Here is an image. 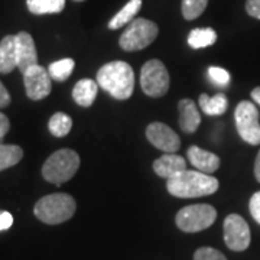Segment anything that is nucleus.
Here are the masks:
<instances>
[{
	"mask_svg": "<svg viewBox=\"0 0 260 260\" xmlns=\"http://www.w3.org/2000/svg\"><path fill=\"white\" fill-rule=\"evenodd\" d=\"M179 110V127L185 133H194L201 124V116L191 99H184L178 103Z\"/></svg>",
	"mask_w": 260,
	"mask_h": 260,
	"instance_id": "nucleus-15",
	"label": "nucleus"
},
{
	"mask_svg": "<svg viewBox=\"0 0 260 260\" xmlns=\"http://www.w3.org/2000/svg\"><path fill=\"white\" fill-rule=\"evenodd\" d=\"M97 83L104 91L117 100H126L135 90L133 70L124 61H113L103 65L97 73Z\"/></svg>",
	"mask_w": 260,
	"mask_h": 260,
	"instance_id": "nucleus-2",
	"label": "nucleus"
},
{
	"mask_svg": "<svg viewBox=\"0 0 260 260\" xmlns=\"http://www.w3.org/2000/svg\"><path fill=\"white\" fill-rule=\"evenodd\" d=\"M142 9V0H129L120 12H117L109 22V29L123 28L124 25L130 23L135 16L138 15Z\"/></svg>",
	"mask_w": 260,
	"mask_h": 260,
	"instance_id": "nucleus-18",
	"label": "nucleus"
},
{
	"mask_svg": "<svg viewBox=\"0 0 260 260\" xmlns=\"http://www.w3.org/2000/svg\"><path fill=\"white\" fill-rule=\"evenodd\" d=\"M208 77H210L211 83H214L215 85H220V87H225L230 83L229 71H225L224 68H220V67H210L208 68Z\"/></svg>",
	"mask_w": 260,
	"mask_h": 260,
	"instance_id": "nucleus-26",
	"label": "nucleus"
},
{
	"mask_svg": "<svg viewBox=\"0 0 260 260\" xmlns=\"http://www.w3.org/2000/svg\"><path fill=\"white\" fill-rule=\"evenodd\" d=\"M217 41V34L211 28L192 29L188 35V45L194 49L211 47Z\"/></svg>",
	"mask_w": 260,
	"mask_h": 260,
	"instance_id": "nucleus-20",
	"label": "nucleus"
},
{
	"mask_svg": "<svg viewBox=\"0 0 260 260\" xmlns=\"http://www.w3.org/2000/svg\"><path fill=\"white\" fill-rule=\"evenodd\" d=\"M208 0H182V16L186 20H194L203 15Z\"/></svg>",
	"mask_w": 260,
	"mask_h": 260,
	"instance_id": "nucleus-25",
	"label": "nucleus"
},
{
	"mask_svg": "<svg viewBox=\"0 0 260 260\" xmlns=\"http://www.w3.org/2000/svg\"><path fill=\"white\" fill-rule=\"evenodd\" d=\"M74 2H84V0H74Z\"/></svg>",
	"mask_w": 260,
	"mask_h": 260,
	"instance_id": "nucleus-35",
	"label": "nucleus"
},
{
	"mask_svg": "<svg viewBox=\"0 0 260 260\" xmlns=\"http://www.w3.org/2000/svg\"><path fill=\"white\" fill-rule=\"evenodd\" d=\"M74 67V59L64 58V59L55 61V62H52V64L49 65L48 67V73H49L52 80H55L58 83H62V81H67L70 78V75L73 74Z\"/></svg>",
	"mask_w": 260,
	"mask_h": 260,
	"instance_id": "nucleus-24",
	"label": "nucleus"
},
{
	"mask_svg": "<svg viewBox=\"0 0 260 260\" xmlns=\"http://www.w3.org/2000/svg\"><path fill=\"white\" fill-rule=\"evenodd\" d=\"M18 68L16 38L8 35L0 41V74H10Z\"/></svg>",
	"mask_w": 260,
	"mask_h": 260,
	"instance_id": "nucleus-16",
	"label": "nucleus"
},
{
	"mask_svg": "<svg viewBox=\"0 0 260 260\" xmlns=\"http://www.w3.org/2000/svg\"><path fill=\"white\" fill-rule=\"evenodd\" d=\"M23 158V149L18 145H0V171L15 167Z\"/></svg>",
	"mask_w": 260,
	"mask_h": 260,
	"instance_id": "nucleus-22",
	"label": "nucleus"
},
{
	"mask_svg": "<svg viewBox=\"0 0 260 260\" xmlns=\"http://www.w3.org/2000/svg\"><path fill=\"white\" fill-rule=\"evenodd\" d=\"M249 210H250L251 217L254 218V221L260 224V191L251 195L250 203H249Z\"/></svg>",
	"mask_w": 260,
	"mask_h": 260,
	"instance_id": "nucleus-28",
	"label": "nucleus"
},
{
	"mask_svg": "<svg viewBox=\"0 0 260 260\" xmlns=\"http://www.w3.org/2000/svg\"><path fill=\"white\" fill-rule=\"evenodd\" d=\"M10 129V121L9 117L6 114L0 112V139H3L6 136V133L9 132Z\"/></svg>",
	"mask_w": 260,
	"mask_h": 260,
	"instance_id": "nucleus-31",
	"label": "nucleus"
},
{
	"mask_svg": "<svg viewBox=\"0 0 260 260\" xmlns=\"http://www.w3.org/2000/svg\"><path fill=\"white\" fill-rule=\"evenodd\" d=\"M236 129L240 138L249 145H260L259 110L251 102H240L234 112Z\"/></svg>",
	"mask_w": 260,
	"mask_h": 260,
	"instance_id": "nucleus-7",
	"label": "nucleus"
},
{
	"mask_svg": "<svg viewBox=\"0 0 260 260\" xmlns=\"http://www.w3.org/2000/svg\"><path fill=\"white\" fill-rule=\"evenodd\" d=\"M99 83L90 80V78H84L80 80L75 84L73 88V99L74 102L81 106V107H90L97 97V91H99Z\"/></svg>",
	"mask_w": 260,
	"mask_h": 260,
	"instance_id": "nucleus-17",
	"label": "nucleus"
},
{
	"mask_svg": "<svg viewBox=\"0 0 260 260\" xmlns=\"http://www.w3.org/2000/svg\"><path fill=\"white\" fill-rule=\"evenodd\" d=\"M10 104V94L6 90V87L0 81V109H5Z\"/></svg>",
	"mask_w": 260,
	"mask_h": 260,
	"instance_id": "nucleus-32",
	"label": "nucleus"
},
{
	"mask_svg": "<svg viewBox=\"0 0 260 260\" xmlns=\"http://www.w3.org/2000/svg\"><path fill=\"white\" fill-rule=\"evenodd\" d=\"M251 99L260 106V87H256V88L251 91Z\"/></svg>",
	"mask_w": 260,
	"mask_h": 260,
	"instance_id": "nucleus-34",
	"label": "nucleus"
},
{
	"mask_svg": "<svg viewBox=\"0 0 260 260\" xmlns=\"http://www.w3.org/2000/svg\"><path fill=\"white\" fill-rule=\"evenodd\" d=\"M185 169V159L177 153H165L164 156H160L153 162V171L156 172V175L165 179L175 177Z\"/></svg>",
	"mask_w": 260,
	"mask_h": 260,
	"instance_id": "nucleus-14",
	"label": "nucleus"
},
{
	"mask_svg": "<svg viewBox=\"0 0 260 260\" xmlns=\"http://www.w3.org/2000/svg\"><path fill=\"white\" fill-rule=\"evenodd\" d=\"M51 75L47 70L41 65H34L23 74V83L26 95L34 102H39L42 99H47L51 94L52 84Z\"/></svg>",
	"mask_w": 260,
	"mask_h": 260,
	"instance_id": "nucleus-10",
	"label": "nucleus"
},
{
	"mask_svg": "<svg viewBox=\"0 0 260 260\" xmlns=\"http://www.w3.org/2000/svg\"><path fill=\"white\" fill-rule=\"evenodd\" d=\"M2 140H3V139H0V145H2Z\"/></svg>",
	"mask_w": 260,
	"mask_h": 260,
	"instance_id": "nucleus-36",
	"label": "nucleus"
},
{
	"mask_svg": "<svg viewBox=\"0 0 260 260\" xmlns=\"http://www.w3.org/2000/svg\"><path fill=\"white\" fill-rule=\"evenodd\" d=\"M12 224H13V215L8 211H0V232L10 229Z\"/></svg>",
	"mask_w": 260,
	"mask_h": 260,
	"instance_id": "nucleus-30",
	"label": "nucleus"
},
{
	"mask_svg": "<svg viewBox=\"0 0 260 260\" xmlns=\"http://www.w3.org/2000/svg\"><path fill=\"white\" fill-rule=\"evenodd\" d=\"M26 6L34 15H52L64 10L65 0H26Z\"/></svg>",
	"mask_w": 260,
	"mask_h": 260,
	"instance_id": "nucleus-21",
	"label": "nucleus"
},
{
	"mask_svg": "<svg viewBox=\"0 0 260 260\" xmlns=\"http://www.w3.org/2000/svg\"><path fill=\"white\" fill-rule=\"evenodd\" d=\"M169 73L159 59H150L143 65L140 73V85L149 97H162L169 90Z\"/></svg>",
	"mask_w": 260,
	"mask_h": 260,
	"instance_id": "nucleus-8",
	"label": "nucleus"
},
{
	"mask_svg": "<svg viewBox=\"0 0 260 260\" xmlns=\"http://www.w3.org/2000/svg\"><path fill=\"white\" fill-rule=\"evenodd\" d=\"M48 129L56 138H64L73 129V119L65 113H55L48 121Z\"/></svg>",
	"mask_w": 260,
	"mask_h": 260,
	"instance_id": "nucleus-23",
	"label": "nucleus"
},
{
	"mask_svg": "<svg viewBox=\"0 0 260 260\" xmlns=\"http://www.w3.org/2000/svg\"><path fill=\"white\" fill-rule=\"evenodd\" d=\"M194 260H227V257L213 247H200L195 251Z\"/></svg>",
	"mask_w": 260,
	"mask_h": 260,
	"instance_id": "nucleus-27",
	"label": "nucleus"
},
{
	"mask_svg": "<svg viewBox=\"0 0 260 260\" xmlns=\"http://www.w3.org/2000/svg\"><path fill=\"white\" fill-rule=\"evenodd\" d=\"M16 38V54H18V68L25 74L30 67L38 65V52L35 41L28 32H19Z\"/></svg>",
	"mask_w": 260,
	"mask_h": 260,
	"instance_id": "nucleus-12",
	"label": "nucleus"
},
{
	"mask_svg": "<svg viewBox=\"0 0 260 260\" xmlns=\"http://www.w3.org/2000/svg\"><path fill=\"white\" fill-rule=\"evenodd\" d=\"M249 224L239 214H230L224 220V242L233 251H243L250 246Z\"/></svg>",
	"mask_w": 260,
	"mask_h": 260,
	"instance_id": "nucleus-9",
	"label": "nucleus"
},
{
	"mask_svg": "<svg viewBox=\"0 0 260 260\" xmlns=\"http://www.w3.org/2000/svg\"><path fill=\"white\" fill-rule=\"evenodd\" d=\"M158 25L148 19H133L129 23V28L121 34L119 45L121 49L133 52L149 47L158 37Z\"/></svg>",
	"mask_w": 260,
	"mask_h": 260,
	"instance_id": "nucleus-5",
	"label": "nucleus"
},
{
	"mask_svg": "<svg viewBox=\"0 0 260 260\" xmlns=\"http://www.w3.org/2000/svg\"><path fill=\"white\" fill-rule=\"evenodd\" d=\"M146 136L155 148L165 153H177L181 148L179 136L169 126L160 121H153L149 124Z\"/></svg>",
	"mask_w": 260,
	"mask_h": 260,
	"instance_id": "nucleus-11",
	"label": "nucleus"
},
{
	"mask_svg": "<svg viewBox=\"0 0 260 260\" xmlns=\"http://www.w3.org/2000/svg\"><path fill=\"white\" fill-rule=\"evenodd\" d=\"M217 218V210L213 205L194 204L179 210L175 217L178 229L185 233H198L211 227Z\"/></svg>",
	"mask_w": 260,
	"mask_h": 260,
	"instance_id": "nucleus-6",
	"label": "nucleus"
},
{
	"mask_svg": "<svg viewBox=\"0 0 260 260\" xmlns=\"http://www.w3.org/2000/svg\"><path fill=\"white\" fill-rule=\"evenodd\" d=\"M254 177L260 182V150L256 156V160H254Z\"/></svg>",
	"mask_w": 260,
	"mask_h": 260,
	"instance_id": "nucleus-33",
	"label": "nucleus"
},
{
	"mask_svg": "<svg viewBox=\"0 0 260 260\" xmlns=\"http://www.w3.org/2000/svg\"><path fill=\"white\" fill-rule=\"evenodd\" d=\"M168 192L178 198H198L214 194L218 189V179L200 171H182L167 181Z\"/></svg>",
	"mask_w": 260,
	"mask_h": 260,
	"instance_id": "nucleus-1",
	"label": "nucleus"
},
{
	"mask_svg": "<svg viewBox=\"0 0 260 260\" xmlns=\"http://www.w3.org/2000/svg\"><path fill=\"white\" fill-rule=\"evenodd\" d=\"M246 12L251 18L260 19V0H247L246 2Z\"/></svg>",
	"mask_w": 260,
	"mask_h": 260,
	"instance_id": "nucleus-29",
	"label": "nucleus"
},
{
	"mask_svg": "<svg viewBox=\"0 0 260 260\" xmlns=\"http://www.w3.org/2000/svg\"><path fill=\"white\" fill-rule=\"evenodd\" d=\"M200 107L208 116H221L227 112L229 100L221 93L215 94L213 97H210L207 94H201L200 95Z\"/></svg>",
	"mask_w": 260,
	"mask_h": 260,
	"instance_id": "nucleus-19",
	"label": "nucleus"
},
{
	"mask_svg": "<svg viewBox=\"0 0 260 260\" xmlns=\"http://www.w3.org/2000/svg\"><path fill=\"white\" fill-rule=\"evenodd\" d=\"M80 168V156L73 149H59L45 160L42 177L48 182L59 186L74 177Z\"/></svg>",
	"mask_w": 260,
	"mask_h": 260,
	"instance_id": "nucleus-4",
	"label": "nucleus"
},
{
	"mask_svg": "<svg viewBox=\"0 0 260 260\" xmlns=\"http://www.w3.org/2000/svg\"><path fill=\"white\" fill-rule=\"evenodd\" d=\"M75 210L77 204L71 195L56 192L42 197L34 207V214L42 223L55 225L73 218Z\"/></svg>",
	"mask_w": 260,
	"mask_h": 260,
	"instance_id": "nucleus-3",
	"label": "nucleus"
},
{
	"mask_svg": "<svg viewBox=\"0 0 260 260\" xmlns=\"http://www.w3.org/2000/svg\"><path fill=\"white\" fill-rule=\"evenodd\" d=\"M186 156L189 159V162L192 164V167L197 168V171L208 174V175L215 172L221 164L220 158L215 153H211V152L198 148V146H191L188 149Z\"/></svg>",
	"mask_w": 260,
	"mask_h": 260,
	"instance_id": "nucleus-13",
	"label": "nucleus"
}]
</instances>
